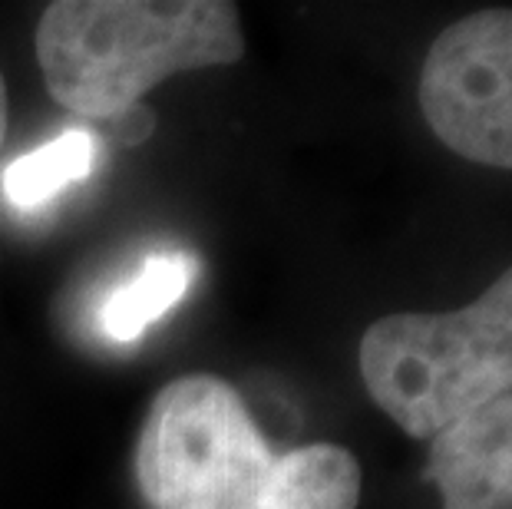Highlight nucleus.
Instances as JSON below:
<instances>
[{
  "label": "nucleus",
  "instance_id": "1",
  "mask_svg": "<svg viewBox=\"0 0 512 509\" xmlns=\"http://www.w3.org/2000/svg\"><path fill=\"white\" fill-rule=\"evenodd\" d=\"M149 509H357L361 463L337 443L271 453L242 394L215 374L169 381L139 427Z\"/></svg>",
  "mask_w": 512,
  "mask_h": 509
},
{
  "label": "nucleus",
  "instance_id": "3",
  "mask_svg": "<svg viewBox=\"0 0 512 509\" xmlns=\"http://www.w3.org/2000/svg\"><path fill=\"white\" fill-rule=\"evenodd\" d=\"M374 404L417 440L512 394V268L456 311H397L361 338Z\"/></svg>",
  "mask_w": 512,
  "mask_h": 509
},
{
  "label": "nucleus",
  "instance_id": "4",
  "mask_svg": "<svg viewBox=\"0 0 512 509\" xmlns=\"http://www.w3.org/2000/svg\"><path fill=\"white\" fill-rule=\"evenodd\" d=\"M420 110L456 156L512 169V10H479L430 43Z\"/></svg>",
  "mask_w": 512,
  "mask_h": 509
},
{
  "label": "nucleus",
  "instance_id": "6",
  "mask_svg": "<svg viewBox=\"0 0 512 509\" xmlns=\"http://www.w3.org/2000/svg\"><path fill=\"white\" fill-rule=\"evenodd\" d=\"M199 275V262L189 252H152L133 278L119 281L100 301V331L116 344L139 341L172 305H179Z\"/></svg>",
  "mask_w": 512,
  "mask_h": 509
},
{
  "label": "nucleus",
  "instance_id": "7",
  "mask_svg": "<svg viewBox=\"0 0 512 509\" xmlns=\"http://www.w3.org/2000/svg\"><path fill=\"white\" fill-rule=\"evenodd\" d=\"M96 136L90 129H67L34 153L14 159L0 176L4 199L17 209H40L73 182L90 176L96 162Z\"/></svg>",
  "mask_w": 512,
  "mask_h": 509
},
{
  "label": "nucleus",
  "instance_id": "8",
  "mask_svg": "<svg viewBox=\"0 0 512 509\" xmlns=\"http://www.w3.org/2000/svg\"><path fill=\"white\" fill-rule=\"evenodd\" d=\"M4 136H7V86H4V73H0V149H4Z\"/></svg>",
  "mask_w": 512,
  "mask_h": 509
},
{
  "label": "nucleus",
  "instance_id": "2",
  "mask_svg": "<svg viewBox=\"0 0 512 509\" xmlns=\"http://www.w3.org/2000/svg\"><path fill=\"white\" fill-rule=\"evenodd\" d=\"M34 47L47 93L86 119L126 116L176 73L245 57L228 0H57L40 14Z\"/></svg>",
  "mask_w": 512,
  "mask_h": 509
},
{
  "label": "nucleus",
  "instance_id": "5",
  "mask_svg": "<svg viewBox=\"0 0 512 509\" xmlns=\"http://www.w3.org/2000/svg\"><path fill=\"white\" fill-rule=\"evenodd\" d=\"M423 480L443 509H512V394L437 433Z\"/></svg>",
  "mask_w": 512,
  "mask_h": 509
}]
</instances>
